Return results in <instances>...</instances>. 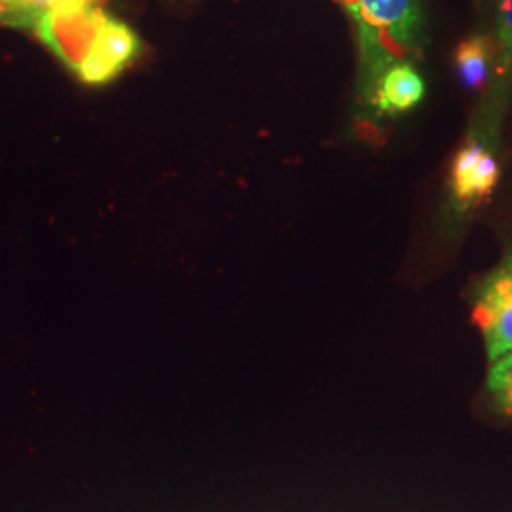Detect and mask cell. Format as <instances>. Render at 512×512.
Instances as JSON below:
<instances>
[{"label":"cell","mask_w":512,"mask_h":512,"mask_svg":"<svg viewBox=\"0 0 512 512\" xmlns=\"http://www.w3.org/2000/svg\"><path fill=\"white\" fill-rule=\"evenodd\" d=\"M355 23L368 92L395 63L416 48L421 14L418 0H340Z\"/></svg>","instance_id":"obj_1"},{"label":"cell","mask_w":512,"mask_h":512,"mask_svg":"<svg viewBox=\"0 0 512 512\" xmlns=\"http://www.w3.org/2000/svg\"><path fill=\"white\" fill-rule=\"evenodd\" d=\"M110 16L103 4L78 2L50 10L37 19L33 33L76 76L90 59Z\"/></svg>","instance_id":"obj_2"},{"label":"cell","mask_w":512,"mask_h":512,"mask_svg":"<svg viewBox=\"0 0 512 512\" xmlns=\"http://www.w3.org/2000/svg\"><path fill=\"white\" fill-rule=\"evenodd\" d=\"M473 319L490 363L512 351V258L495 268L476 289Z\"/></svg>","instance_id":"obj_3"},{"label":"cell","mask_w":512,"mask_h":512,"mask_svg":"<svg viewBox=\"0 0 512 512\" xmlns=\"http://www.w3.org/2000/svg\"><path fill=\"white\" fill-rule=\"evenodd\" d=\"M139 52L141 40L135 31L124 21L110 16L90 59L78 73V78L92 86L112 82L139 57Z\"/></svg>","instance_id":"obj_4"},{"label":"cell","mask_w":512,"mask_h":512,"mask_svg":"<svg viewBox=\"0 0 512 512\" xmlns=\"http://www.w3.org/2000/svg\"><path fill=\"white\" fill-rule=\"evenodd\" d=\"M497 181L499 164L486 145L475 141L459 150L450 175L452 196L459 207H473L490 198Z\"/></svg>","instance_id":"obj_5"},{"label":"cell","mask_w":512,"mask_h":512,"mask_svg":"<svg viewBox=\"0 0 512 512\" xmlns=\"http://www.w3.org/2000/svg\"><path fill=\"white\" fill-rule=\"evenodd\" d=\"M372 105L382 114H403L414 109L423 95L425 84L418 71L408 63H395L380 74L370 90Z\"/></svg>","instance_id":"obj_6"},{"label":"cell","mask_w":512,"mask_h":512,"mask_svg":"<svg viewBox=\"0 0 512 512\" xmlns=\"http://www.w3.org/2000/svg\"><path fill=\"white\" fill-rule=\"evenodd\" d=\"M495 54L497 48L494 42L482 35L469 37L459 44L456 52L459 78L469 90H480L488 82Z\"/></svg>","instance_id":"obj_7"},{"label":"cell","mask_w":512,"mask_h":512,"mask_svg":"<svg viewBox=\"0 0 512 512\" xmlns=\"http://www.w3.org/2000/svg\"><path fill=\"white\" fill-rule=\"evenodd\" d=\"M486 391L494 410L512 418V351L490 363Z\"/></svg>","instance_id":"obj_8"},{"label":"cell","mask_w":512,"mask_h":512,"mask_svg":"<svg viewBox=\"0 0 512 512\" xmlns=\"http://www.w3.org/2000/svg\"><path fill=\"white\" fill-rule=\"evenodd\" d=\"M497 78L512 82V0H497Z\"/></svg>","instance_id":"obj_9"},{"label":"cell","mask_w":512,"mask_h":512,"mask_svg":"<svg viewBox=\"0 0 512 512\" xmlns=\"http://www.w3.org/2000/svg\"><path fill=\"white\" fill-rule=\"evenodd\" d=\"M78 2H97V4H103L105 0H14L12 4L16 6L19 16L23 19V29H31L33 31L37 19L42 14L55 10V8H61V6L78 4Z\"/></svg>","instance_id":"obj_10"},{"label":"cell","mask_w":512,"mask_h":512,"mask_svg":"<svg viewBox=\"0 0 512 512\" xmlns=\"http://www.w3.org/2000/svg\"><path fill=\"white\" fill-rule=\"evenodd\" d=\"M0 25L23 29V19L10 0H0Z\"/></svg>","instance_id":"obj_11"},{"label":"cell","mask_w":512,"mask_h":512,"mask_svg":"<svg viewBox=\"0 0 512 512\" xmlns=\"http://www.w3.org/2000/svg\"><path fill=\"white\" fill-rule=\"evenodd\" d=\"M10 2H14V0H10ZM14 8H16V6H14Z\"/></svg>","instance_id":"obj_12"}]
</instances>
